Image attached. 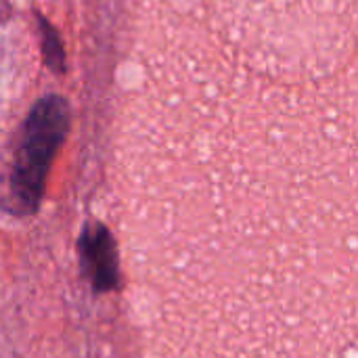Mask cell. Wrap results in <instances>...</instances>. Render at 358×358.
<instances>
[{
    "label": "cell",
    "mask_w": 358,
    "mask_h": 358,
    "mask_svg": "<svg viewBox=\"0 0 358 358\" xmlns=\"http://www.w3.org/2000/svg\"><path fill=\"white\" fill-rule=\"evenodd\" d=\"M69 128V107L59 94L40 99L23 128L8 174L6 210L15 216L31 214L42 197L46 172Z\"/></svg>",
    "instance_id": "1"
},
{
    "label": "cell",
    "mask_w": 358,
    "mask_h": 358,
    "mask_svg": "<svg viewBox=\"0 0 358 358\" xmlns=\"http://www.w3.org/2000/svg\"><path fill=\"white\" fill-rule=\"evenodd\" d=\"M80 260L84 277L96 292H109L117 285V243L111 231L101 222H90L80 235Z\"/></svg>",
    "instance_id": "2"
},
{
    "label": "cell",
    "mask_w": 358,
    "mask_h": 358,
    "mask_svg": "<svg viewBox=\"0 0 358 358\" xmlns=\"http://www.w3.org/2000/svg\"><path fill=\"white\" fill-rule=\"evenodd\" d=\"M40 29H42V55H44V61L50 69L55 71H63V65H65V52H63V46H61V40L57 36V31L40 17Z\"/></svg>",
    "instance_id": "3"
}]
</instances>
